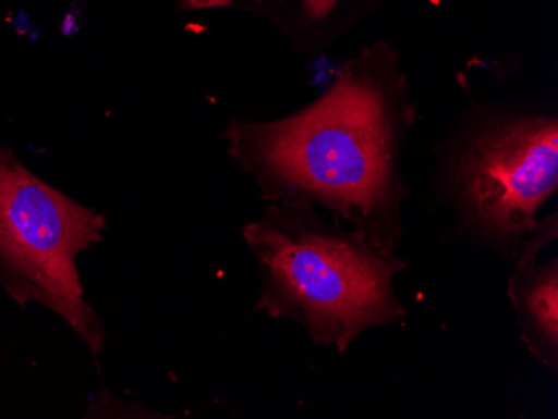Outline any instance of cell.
<instances>
[{
  "instance_id": "cell-1",
  "label": "cell",
  "mask_w": 558,
  "mask_h": 419,
  "mask_svg": "<svg viewBox=\"0 0 558 419\" xmlns=\"http://www.w3.org/2000/svg\"><path fill=\"white\" fill-rule=\"evenodd\" d=\"M401 81L388 54H363L318 101L275 122H236L231 151L269 202L323 206L335 224L397 252L403 234Z\"/></svg>"
},
{
  "instance_id": "cell-2",
  "label": "cell",
  "mask_w": 558,
  "mask_h": 419,
  "mask_svg": "<svg viewBox=\"0 0 558 419\" xmlns=\"http://www.w3.org/2000/svg\"><path fill=\"white\" fill-rule=\"evenodd\" d=\"M241 234L262 276L256 311L290 319L319 346L347 353L366 330L407 316L393 287L407 262L329 226L310 202H272Z\"/></svg>"
},
{
  "instance_id": "cell-3",
  "label": "cell",
  "mask_w": 558,
  "mask_h": 419,
  "mask_svg": "<svg viewBox=\"0 0 558 419\" xmlns=\"http://www.w3.org/2000/svg\"><path fill=\"white\" fill-rule=\"evenodd\" d=\"M108 221L44 183L0 146V289L21 306L37 303L61 318L94 358L106 331L87 303L77 259L105 239Z\"/></svg>"
},
{
  "instance_id": "cell-4",
  "label": "cell",
  "mask_w": 558,
  "mask_h": 419,
  "mask_svg": "<svg viewBox=\"0 0 558 419\" xmlns=\"http://www.w3.org/2000/svg\"><path fill=\"white\" fill-rule=\"evenodd\" d=\"M557 187V118L525 112L475 124L451 155L441 184L460 233L505 258H517L541 226L538 211Z\"/></svg>"
},
{
  "instance_id": "cell-5",
  "label": "cell",
  "mask_w": 558,
  "mask_h": 419,
  "mask_svg": "<svg viewBox=\"0 0 558 419\" xmlns=\"http://www.w3.org/2000/svg\"><path fill=\"white\" fill-rule=\"evenodd\" d=\"M558 236L557 212L544 218L517 255L509 280V299L515 309L520 340L530 355L557 374L558 259L538 264V256Z\"/></svg>"
},
{
  "instance_id": "cell-6",
  "label": "cell",
  "mask_w": 558,
  "mask_h": 419,
  "mask_svg": "<svg viewBox=\"0 0 558 419\" xmlns=\"http://www.w3.org/2000/svg\"><path fill=\"white\" fill-rule=\"evenodd\" d=\"M313 19H323L337 5L338 0H301Z\"/></svg>"
}]
</instances>
